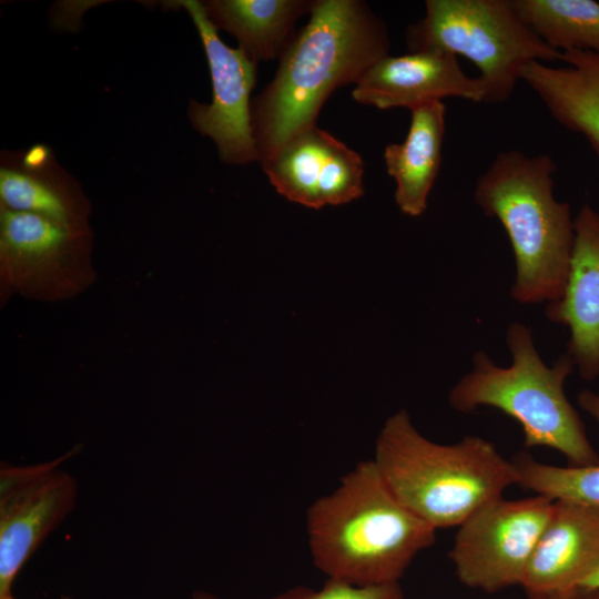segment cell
<instances>
[{
  "label": "cell",
  "instance_id": "6da1fadb",
  "mask_svg": "<svg viewBox=\"0 0 599 599\" xmlns=\"http://www.w3.org/2000/svg\"><path fill=\"white\" fill-rule=\"evenodd\" d=\"M387 27L361 0H314L308 22L280 57L273 80L252 101L260 163L316 125L328 97L389 54Z\"/></svg>",
  "mask_w": 599,
  "mask_h": 599
},
{
  "label": "cell",
  "instance_id": "7a4b0ae2",
  "mask_svg": "<svg viewBox=\"0 0 599 599\" xmlns=\"http://www.w3.org/2000/svg\"><path fill=\"white\" fill-rule=\"evenodd\" d=\"M436 531L396 499L373 459L357 463L306 512L314 566L355 586L399 582Z\"/></svg>",
  "mask_w": 599,
  "mask_h": 599
},
{
  "label": "cell",
  "instance_id": "3957f363",
  "mask_svg": "<svg viewBox=\"0 0 599 599\" xmlns=\"http://www.w3.org/2000/svg\"><path fill=\"white\" fill-rule=\"evenodd\" d=\"M372 459L396 499L436 530L459 527L518 481L511 459L493 443L471 435L432 441L405 409L387 418Z\"/></svg>",
  "mask_w": 599,
  "mask_h": 599
},
{
  "label": "cell",
  "instance_id": "277c9868",
  "mask_svg": "<svg viewBox=\"0 0 599 599\" xmlns=\"http://www.w3.org/2000/svg\"><path fill=\"white\" fill-rule=\"evenodd\" d=\"M557 165L547 154L498 153L478 177L474 200L510 241L521 304L555 302L564 293L575 242L570 205L554 195Z\"/></svg>",
  "mask_w": 599,
  "mask_h": 599
},
{
  "label": "cell",
  "instance_id": "5b68a950",
  "mask_svg": "<svg viewBox=\"0 0 599 599\" xmlns=\"http://www.w3.org/2000/svg\"><path fill=\"white\" fill-rule=\"evenodd\" d=\"M506 343L510 366H497L485 352H476L473 370L449 392L450 406L465 414L480 406L494 407L521 426L526 447L551 448L570 466L598 464L599 455L564 389L575 367L572 357L565 353L547 366L521 323L508 327Z\"/></svg>",
  "mask_w": 599,
  "mask_h": 599
},
{
  "label": "cell",
  "instance_id": "8992f818",
  "mask_svg": "<svg viewBox=\"0 0 599 599\" xmlns=\"http://www.w3.org/2000/svg\"><path fill=\"white\" fill-rule=\"evenodd\" d=\"M425 8L406 30L408 52L437 50L471 61L485 103L507 101L526 64L560 61L561 52L528 27L512 0H427Z\"/></svg>",
  "mask_w": 599,
  "mask_h": 599
},
{
  "label": "cell",
  "instance_id": "52a82bcc",
  "mask_svg": "<svg viewBox=\"0 0 599 599\" xmlns=\"http://www.w3.org/2000/svg\"><path fill=\"white\" fill-rule=\"evenodd\" d=\"M93 231L0 206V301L73 300L97 281Z\"/></svg>",
  "mask_w": 599,
  "mask_h": 599
},
{
  "label": "cell",
  "instance_id": "ba28073f",
  "mask_svg": "<svg viewBox=\"0 0 599 599\" xmlns=\"http://www.w3.org/2000/svg\"><path fill=\"white\" fill-rule=\"evenodd\" d=\"M554 501L541 495L501 497L471 515L458 527L449 551L458 580L487 593L521 586Z\"/></svg>",
  "mask_w": 599,
  "mask_h": 599
},
{
  "label": "cell",
  "instance_id": "9c48e42d",
  "mask_svg": "<svg viewBox=\"0 0 599 599\" xmlns=\"http://www.w3.org/2000/svg\"><path fill=\"white\" fill-rule=\"evenodd\" d=\"M75 451L33 465L1 463L0 595L12 593L27 561L74 508L77 481L62 464Z\"/></svg>",
  "mask_w": 599,
  "mask_h": 599
},
{
  "label": "cell",
  "instance_id": "30bf717a",
  "mask_svg": "<svg viewBox=\"0 0 599 599\" xmlns=\"http://www.w3.org/2000/svg\"><path fill=\"white\" fill-rule=\"evenodd\" d=\"M191 17L207 59L211 103L191 100L187 116L193 128L211 138L220 159L226 164L245 165L258 162L252 131L251 92L256 82V63L242 50L227 47L207 19L201 1H169Z\"/></svg>",
  "mask_w": 599,
  "mask_h": 599
},
{
  "label": "cell",
  "instance_id": "8fae6325",
  "mask_svg": "<svg viewBox=\"0 0 599 599\" xmlns=\"http://www.w3.org/2000/svg\"><path fill=\"white\" fill-rule=\"evenodd\" d=\"M261 165L277 193L311 209L364 193L362 156L317 125L290 138Z\"/></svg>",
  "mask_w": 599,
  "mask_h": 599
},
{
  "label": "cell",
  "instance_id": "7c38bea8",
  "mask_svg": "<svg viewBox=\"0 0 599 599\" xmlns=\"http://www.w3.org/2000/svg\"><path fill=\"white\" fill-rule=\"evenodd\" d=\"M352 97L382 110H413L449 97L485 103L486 91L479 78L464 72L457 57L426 50L378 59L355 82Z\"/></svg>",
  "mask_w": 599,
  "mask_h": 599
},
{
  "label": "cell",
  "instance_id": "4fadbf2b",
  "mask_svg": "<svg viewBox=\"0 0 599 599\" xmlns=\"http://www.w3.org/2000/svg\"><path fill=\"white\" fill-rule=\"evenodd\" d=\"M0 206L35 214L73 230H92V206L84 191L42 143L2 153Z\"/></svg>",
  "mask_w": 599,
  "mask_h": 599
},
{
  "label": "cell",
  "instance_id": "5bb4252c",
  "mask_svg": "<svg viewBox=\"0 0 599 599\" xmlns=\"http://www.w3.org/2000/svg\"><path fill=\"white\" fill-rule=\"evenodd\" d=\"M575 242L561 297L548 303L549 321L570 329L567 353L582 379L599 376V212L583 203L573 219Z\"/></svg>",
  "mask_w": 599,
  "mask_h": 599
},
{
  "label": "cell",
  "instance_id": "9a60e30c",
  "mask_svg": "<svg viewBox=\"0 0 599 599\" xmlns=\"http://www.w3.org/2000/svg\"><path fill=\"white\" fill-rule=\"evenodd\" d=\"M599 567V506L555 500L526 570V593L579 587Z\"/></svg>",
  "mask_w": 599,
  "mask_h": 599
},
{
  "label": "cell",
  "instance_id": "2e32d148",
  "mask_svg": "<svg viewBox=\"0 0 599 599\" xmlns=\"http://www.w3.org/2000/svg\"><path fill=\"white\" fill-rule=\"evenodd\" d=\"M564 67L532 61L520 72L550 115L566 129L580 134L599 156V53L561 52Z\"/></svg>",
  "mask_w": 599,
  "mask_h": 599
},
{
  "label": "cell",
  "instance_id": "e0dca14e",
  "mask_svg": "<svg viewBox=\"0 0 599 599\" xmlns=\"http://www.w3.org/2000/svg\"><path fill=\"white\" fill-rule=\"evenodd\" d=\"M403 143L386 145L387 173L395 180V202L406 215L419 216L438 175L446 130V105L429 102L413 110Z\"/></svg>",
  "mask_w": 599,
  "mask_h": 599
},
{
  "label": "cell",
  "instance_id": "ac0fdd59",
  "mask_svg": "<svg viewBox=\"0 0 599 599\" xmlns=\"http://www.w3.org/2000/svg\"><path fill=\"white\" fill-rule=\"evenodd\" d=\"M314 0L201 1L216 30L231 33L253 62L280 59L296 33L295 23L309 14Z\"/></svg>",
  "mask_w": 599,
  "mask_h": 599
},
{
  "label": "cell",
  "instance_id": "d6986e66",
  "mask_svg": "<svg viewBox=\"0 0 599 599\" xmlns=\"http://www.w3.org/2000/svg\"><path fill=\"white\" fill-rule=\"evenodd\" d=\"M528 27L551 49L599 53V2L512 0Z\"/></svg>",
  "mask_w": 599,
  "mask_h": 599
},
{
  "label": "cell",
  "instance_id": "ffe728a7",
  "mask_svg": "<svg viewBox=\"0 0 599 599\" xmlns=\"http://www.w3.org/2000/svg\"><path fill=\"white\" fill-rule=\"evenodd\" d=\"M517 485L552 500L599 506V463L589 466H554L519 451L511 458Z\"/></svg>",
  "mask_w": 599,
  "mask_h": 599
},
{
  "label": "cell",
  "instance_id": "44dd1931",
  "mask_svg": "<svg viewBox=\"0 0 599 599\" xmlns=\"http://www.w3.org/2000/svg\"><path fill=\"white\" fill-rule=\"evenodd\" d=\"M271 599H406V597L399 582L355 586L327 578L317 590L306 586H295Z\"/></svg>",
  "mask_w": 599,
  "mask_h": 599
},
{
  "label": "cell",
  "instance_id": "7402d4cb",
  "mask_svg": "<svg viewBox=\"0 0 599 599\" xmlns=\"http://www.w3.org/2000/svg\"><path fill=\"white\" fill-rule=\"evenodd\" d=\"M525 599H599V589L576 587L562 591L526 593Z\"/></svg>",
  "mask_w": 599,
  "mask_h": 599
},
{
  "label": "cell",
  "instance_id": "603a6c76",
  "mask_svg": "<svg viewBox=\"0 0 599 599\" xmlns=\"http://www.w3.org/2000/svg\"><path fill=\"white\" fill-rule=\"evenodd\" d=\"M578 404L592 418L599 422V393L589 389H583L578 395Z\"/></svg>",
  "mask_w": 599,
  "mask_h": 599
},
{
  "label": "cell",
  "instance_id": "cb8c5ba5",
  "mask_svg": "<svg viewBox=\"0 0 599 599\" xmlns=\"http://www.w3.org/2000/svg\"><path fill=\"white\" fill-rule=\"evenodd\" d=\"M579 587L599 589V567Z\"/></svg>",
  "mask_w": 599,
  "mask_h": 599
},
{
  "label": "cell",
  "instance_id": "d4e9b609",
  "mask_svg": "<svg viewBox=\"0 0 599 599\" xmlns=\"http://www.w3.org/2000/svg\"><path fill=\"white\" fill-rule=\"evenodd\" d=\"M192 599H220V598L211 592L197 590L192 593Z\"/></svg>",
  "mask_w": 599,
  "mask_h": 599
},
{
  "label": "cell",
  "instance_id": "484cf974",
  "mask_svg": "<svg viewBox=\"0 0 599 599\" xmlns=\"http://www.w3.org/2000/svg\"><path fill=\"white\" fill-rule=\"evenodd\" d=\"M0 599H17V598L12 593H8V595H0ZM60 599H72V598L68 596H62Z\"/></svg>",
  "mask_w": 599,
  "mask_h": 599
}]
</instances>
